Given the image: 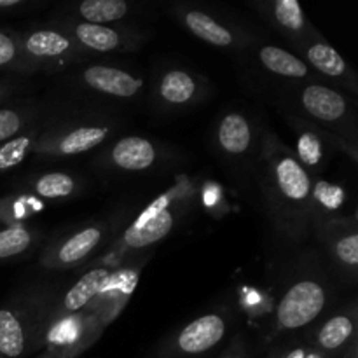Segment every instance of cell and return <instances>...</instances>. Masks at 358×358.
I'll return each instance as SVG.
<instances>
[{
    "label": "cell",
    "mask_w": 358,
    "mask_h": 358,
    "mask_svg": "<svg viewBox=\"0 0 358 358\" xmlns=\"http://www.w3.org/2000/svg\"><path fill=\"white\" fill-rule=\"evenodd\" d=\"M304 357H306V352H304L303 348H296L292 350V352H290L285 358H304Z\"/></svg>",
    "instance_id": "obj_30"
},
{
    "label": "cell",
    "mask_w": 358,
    "mask_h": 358,
    "mask_svg": "<svg viewBox=\"0 0 358 358\" xmlns=\"http://www.w3.org/2000/svg\"><path fill=\"white\" fill-rule=\"evenodd\" d=\"M226 334L224 320L217 315H205L191 322L178 336V348L189 355H198L212 350Z\"/></svg>",
    "instance_id": "obj_3"
},
{
    "label": "cell",
    "mask_w": 358,
    "mask_h": 358,
    "mask_svg": "<svg viewBox=\"0 0 358 358\" xmlns=\"http://www.w3.org/2000/svg\"><path fill=\"white\" fill-rule=\"evenodd\" d=\"M87 86L117 98H131L142 87V79H135L124 70L110 66H90L84 73Z\"/></svg>",
    "instance_id": "obj_4"
},
{
    "label": "cell",
    "mask_w": 358,
    "mask_h": 358,
    "mask_svg": "<svg viewBox=\"0 0 358 358\" xmlns=\"http://www.w3.org/2000/svg\"><path fill=\"white\" fill-rule=\"evenodd\" d=\"M16 42L9 35L0 31V66H6L16 58Z\"/></svg>",
    "instance_id": "obj_28"
},
{
    "label": "cell",
    "mask_w": 358,
    "mask_h": 358,
    "mask_svg": "<svg viewBox=\"0 0 358 358\" xmlns=\"http://www.w3.org/2000/svg\"><path fill=\"white\" fill-rule=\"evenodd\" d=\"M73 187L76 182L65 173H48L35 182V191L42 198H65L72 194Z\"/></svg>",
    "instance_id": "obj_21"
},
{
    "label": "cell",
    "mask_w": 358,
    "mask_h": 358,
    "mask_svg": "<svg viewBox=\"0 0 358 358\" xmlns=\"http://www.w3.org/2000/svg\"><path fill=\"white\" fill-rule=\"evenodd\" d=\"M128 10L122 0H86L79 6V14L91 24H103L121 20Z\"/></svg>",
    "instance_id": "obj_15"
},
{
    "label": "cell",
    "mask_w": 358,
    "mask_h": 358,
    "mask_svg": "<svg viewBox=\"0 0 358 358\" xmlns=\"http://www.w3.org/2000/svg\"><path fill=\"white\" fill-rule=\"evenodd\" d=\"M338 257L341 259L345 264L357 266L358 264V236L352 234V236L343 238L338 243Z\"/></svg>",
    "instance_id": "obj_27"
},
{
    "label": "cell",
    "mask_w": 358,
    "mask_h": 358,
    "mask_svg": "<svg viewBox=\"0 0 358 358\" xmlns=\"http://www.w3.org/2000/svg\"><path fill=\"white\" fill-rule=\"evenodd\" d=\"M108 129L100 126H86V128H77L65 136L59 143V152L72 156V154L86 152L93 149L98 143H101L107 136Z\"/></svg>",
    "instance_id": "obj_16"
},
{
    "label": "cell",
    "mask_w": 358,
    "mask_h": 358,
    "mask_svg": "<svg viewBox=\"0 0 358 358\" xmlns=\"http://www.w3.org/2000/svg\"><path fill=\"white\" fill-rule=\"evenodd\" d=\"M219 143L226 152L243 154L250 145V126L240 114H227L219 128Z\"/></svg>",
    "instance_id": "obj_8"
},
{
    "label": "cell",
    "mask_w": 358,
    "mask_h": 358,
    "mask_svg": "<svg viewBox=\"0 0 358 358\" xmlns=\"http://www.w3.org/2000/svg\"><path fill=\"white\" fill-rule=\"evenodd\" d=\"M24 48L30 55L41 56V58H52L62 56L69 51L70 41L62 34L52 30H41L31 34L24 42Z\"/></svg>",
    "instance_id": "obj_14"
},
{
    "label": "cell",
    "mask_w": 358,
    "mask_h": 358,
    "mask_svg": "<svg viewBox=\"0 0 358 358\" xmlns=\"http://www.w3.org/2000/svg\"><path fill=\"white\" fill-rule=\"evenodd\" d=\"M30 234L23 227H10L0 233V259L21 254L30 245Z\"/></svg>",
    "instance_id": "obj_23"
},
{
    "label": "cell",
    "mask_w": 358,
    "mask_h": 358,
    "mask_svg": "<svg viewBox=\"0 0 358 358\" xmlns=\"http://www.w3.org/2000/svg\"><path fill=\"white\" fill-rule=\"evenodd\" d=\"M276 180L283 196L294 201H303L310 194V178L304 168L292 157H283L276 164Z\"/></svg>",
    "instance_id": "obj_7"
},
{
    "label": "cell",
    "mask_w": 358,
    "mask_h": 358,
    "mask_svg": "<svg viewBox=\"0 0 358 358\" xmlns=\"http://www.w3.org/2000/svg\"><path fill=\"white\" fill-rule=\"evenodd\" d=\"M24 350V336L20 320L10 310H0V353L16 358Z\"/></svg>",
    "instance_id": "obj_13"
},
{
    "label": "cell",
    "mask_w": 358,
    "mask_h": 358,
    "mask_svg": "<svg viewBox=\"0 0 358 358\" xmlns=\"http://www.w3.org/2000/svg\"><path fill=\"white\" fill-rule=\"evenodd\" d=\"M233 358H241V357H233Z\"/></svg>",
    "instance_id": "obj_33"
},
{
    "label": "cell",
    "mask_w": 358,
    "mask_h": 358,
    "mask_svg": "<svg viewBox=\"0 0 358 358\" xmlns=\"http://www.w3.org/2000/svg\"><path fill=\"white\" fill-rule=\"evenodd\" d=\"M100 238L101 233L96 227H87V229L80 231L76 236L70 238L69 241H65V245L59 248V261H62L63 264L79 262L80 259L86 257L90 252H93V248L96 247Z\"/></svg>",
    "instance_id": "obj_18"
},
{
    "label": "cell",
    "mask_w": 358,
    "mask_h": 358,
    "mask_svg": "<svg viewBox=\"0 0 358 358\" xmlns=\"http://www.w3.org/2000/svg\"><path fill=\"white\" fill-rule=\"evenodd\" d=\"M261 56L262 65L273 73L285 77H306L308 76V66L296 58L290 52L283 51V49L275 48V45H266L259 52Z\"/></svg>",
    "instance_id": "obj_10"
},
{
    "label": "cell",
    "mask_w": 358,
    "mask_h": 358,
    "mask_svg": "<svg viewBox=\"0 0 358 358\" xmlns=\"http://www.w3.org/2000/svg\"><path fill=\"white\" fill-rule=\"evenodd\" d=\"M304 358H324L320 355V353H317V352H310V353H306V357Z\"/></svg>",
    "instance_id": "obj_31"
},
{
    "label": "cell",
    "mask_w": 358,
    "mask_h": 358,
    "mask_svg": "<svg viewBox=\"0 0 358 358\" xmlns=\"http://www.w3.org/2000/svg\"><path fill=\"white\" fill-rule=\"evenodd\" d=\"M353 322L348 317H334L322 327L318 334V345L324 350H338L352 338Z\"/></svg>",
    "instance_id": "obj_20"
},
{
    "label": "cell",
    "mask_w": 358,
    "mask_h": 358,
    "mask_svg": "<svg viewBox=\"0 0 358 358\" xmlns=\"http://www.w3.org/2000/svg\"><path fill=\"white\" fill-rule=\"evenodd\" d=\"M325 306V292L313 280H304L290 287L283 296L276 317L282 327L299 329L320 315Z\"/></svg>",
    "instance_id": "obj_1"
},
{
    "label": "cell",
    "mask_w": 358,
    "mask_h": 358,
    "mask_svg": "<svg viewBox=\"0 0 358 358\" xmlns=\"http://www.w3.org/2000/svg\"><path fill=\"white\" fill-rule=\"evenodd\" d=\"M308 59L322 73L339 77L346 72V63L334 48L329 44H315L308 49Z\"/></svg>",
    "instance_id": "obj_19"
},
{
    "label": "cell",
    "mask_w": 358,
    "mask_h": 358,
    "mask_svg": "<svg viewBox=\"0 0 358 358\" xmlns=\"http://www.w3.org/2000/svg\"><path fill=\"white\" fill-rule=\"evenodd\" d=\"M297 152L303 163L308 166H317L322 159V143L320 138L313 133H304L301 135L299 143H297Z\"/></svg>",
    "instance_id": "obj_25"
},
{
    "label": "cell",
    "mask_w": 358,
    "mask_h": 358,
    "mask_svg": "<svg viewBox=\"0 0 358 358\" xmlns=\"http://www.w3.org/2000/svg\"><path fill=\"white\" fill-rule=\"evenodd\" d=\"M185 23H187L189 30L194 35H198L203 41L210 42L213 45H231L233 44V35L213 21L208 14L199 13V10H191L185 14Z\"/></svg>",
    "instance_id": "obj_11"
},
{
    "label": "cell",
    "mask_w": 358,
    "mask_h": 358,
    "mask_svg": "<svg viewBox=\"0 0 358 358\" xmlns=\"http://www.w3.org/2000/svg\"><path fill=\"white\" fill-rule=\"evenodd\" d=\"M275 17L289 30L299 31L304 27L303 10L296 0H278L275 3Z\"/></svg>",
    "instance_id": "obj_24"
},
{
    "label": "cell",
    "mask_w": 358,
    "mask_h": 358,
    "mask_svg": "<svg viewBox=\"0 0 358 358\" xmlns=\"http://www.w3.org/2000/svg\"><path fill=\"white\" fill-rule=\"evenodd\" d=\"M110 273L107 269H93L87 275H84L69 294L65 296V308L69 311H79L80 308L86 306L98 292L105 287Z\"/></svg>",
    "instance_id": "obj_9"
},
{
    "label": "cell",
    "mask_w": 358,
    "mask_h": 358,
    "mask_svg": "<svg viewBox=\"0 0 358 358\" xmlns=\"http://www.w3.org/2000/svg\"><path fill=\"white\" fill-rule=\"evenodd\" d=\"M0 100H2V87H0Z\"/></svg>",
    "instance_id": "obj_32"
},
{
    "label": "cell",
    "mask_w": 358,
    "mask_h": 358,
    "mask_svg": "<svg viewBox=\"0 0 358 358\" xmlns=\"http://www.w3.org/2000/svg\"><path fill=\"white\" fill-rule=\"evenodd\" d=\"M76 37L79 38L80 44L93 49V51H100V52L114 51V49L119 48V44H121V37H119L112 28L105 27V24H91V23L77 24Z\"/></svg>",
    "instance_id": "obj_12"
},
{
    "label": "cell",
    "mask_w": 358,
    "mask_h": 358,
    "mask_svg": "<svg viewBox=\"0 0 358 358\" xmlns=\"http://www.w3.org/2000/svg\"><path fill=\"white\" fill-rule=\"evenodd\" d=\"M196 84L192 77L184 70H170L161 80V96L170 103H185L192 98Z\"/></svg>",
    "instance_id": "obj_17"
},
{
    "label": "cell",
    "mask_w": 358,
    "mask_h": 358,
    "mask_svg": "<svg viewBox=\"0 0 358 358\" xmlns=\"http://www.w3.org/2000/svg\"><path fill=\"white\" fill-rule=\"evenodd\" d=\"M114 163L124 170H145L156 159V150L152 143L138 136H128L115 143L112 150Z\"/></svg>",
    "instance_id": "obj_6"
},
{
    "label": "cell",
    "mask_w": 358,
    "mask_h": 358,
    "mask_svg": "<svg viewBox=\"0 0 358 358\" xmlns=\"http://www.w3.org/2000/svg\"><path fill=\"white\" fill-rule=\"evenodd\" d=\"M30 136H17L0 145V171H7L20 164L30 150Z\"/></svg>",
    "instance_id": "obj_22"
},
{
    "label": "cell",
    "mask_w": 358,
    "mask_h": 358,
    "mask_svg": "<svg viewBox=\"0 0 358 358\" xmlns=\"http://www.w3.org/2000/svg\"><path fill=\"white\" fill-rule=\"evenodd\" d=\"M21 3V0H0V10L13 9V7H17Z\"/></svg>",
    "instance_id": "obj_29"
},
{
    "label": "cell",
    "mask_w": 358,
    "mask_h": 358,
    "mask_svg": "<svg viewBox=\"0 0 358 358\" xmlns=\"http://www.w3.org/2000/svg\"><path fill=\"white\" fill-rule=\"evenodd\" d=\"M303 105L313 117L334 122L346 114V101L336 91L324 86H308L303 93Z\"/></svg>",
    "instance_id": "obj_5"
},
{
    "label": "cell",
    "mask_w": 358,
    "mask_h": 358,
    "mask_svg": "<svg viewBox=\"0 0 358 358\" xmlns=\"http://www.w3.org/2000/svg\"><path fill=\"white\" fill-rule=\"evenodd\" d=\"M23 128V117L20 112L10 108H0V145L9 142Z\"/></svg>",
    "instance_id": "obj_26"
},
{
    "label": "cell",
    "mask_w": 358,
    "mask_h": 358,
    "mask_svg": "<svg viewBox=\"0 0 358 358\" xmlns=\"http://www.w3.org/2000/svg\"><path fill=\"white\" fill-rule=\"evenodd\" d=\"M168 199L150 205L124 233V243L131 248H143L163 240L173 227V215L166 210Z\"/></svg>",
    "instance_id": "obj_2"
}]
</instances>
